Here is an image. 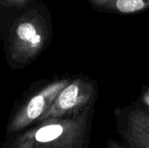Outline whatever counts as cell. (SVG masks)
<instances>
[{
  "instance_id": "1",
  "label": "cell",
  "mask_w": 149,
  "mask_h": 148,
  "mask_svg": "<svg viewBox=\"0 0 149 148\" xmlns=\"http://www.w3.org/2000/svg\"><path fill=\"white\" fill-rule=\"evenodd\" d=\"M53 34L48 7L39 0L31 3L9 25L3 36L5 59L12 71L31 65L48 47Z\"/></svg>"
},
{
  "instance_id": "2",
  "label": "cell",
  "mask_w": 149,
  "mask_h": 148,
  "mask_svg": "<svg viewBox=\"0 0 149 148\" xmlns=\"http://www.w3.org/2000/svg\"><path fill=\"white\" fill-rule=\"evenodd\" d=\"M94 104L76 114L50 118L11 137L2 148H88Z\"/></svg>"
},
{
  "instance_id": "3",
  "label": "cell",
  "mask_w": 149,
  "mask_h": 148,
  "mask_svg": "<svg viewBox=\"0 0 149 148\" xmlns=\"http://www.w3.org/2000/svg\"><path fill=\"white\" fill-rule=\"evenodd\" d=\"M97 97L98 86L95 82L85 77H78L69 80L40 121L80 113L90 105L95 104Z\"/></svg>"
},
{
  "instance_id": "4",
  "label": "cell",
  "mask_w": 149,
  "mask_h": 148,
  "mask_svg": "<svg viewBox=\"0 0 149 148\" xmlns=\"http://www.w3.org/2000/svg\"><path fill=\"white\" fill-rule=\"evenodd\" d=\"M69 80L66 79L55 80L37 91L12 116L7 126V133H17L34 123H38Z\"/></svg>"
},
{
  "instance_id": "5",
  "label": "cell",
  "mask_w": 149,
  "mask_h": 148,
  "mask_svg": "<svg viewBox=\"0 0 149 148\" xmlns=\"http://www.w3.org/2000/svg\"><path fill=\"white\" fill-rule=\"evenodd\" d=\"M117 133L129 148H149V108L131 104L114 111Z\"/></svg>"
},
{
  "instance_id": "6",
  "label": "cell",
  "mask_w": 149,
  "mask_h": 148,
  "mask_svg": "<svg viewBox=\"0 0 149 148\" xmlns=\"http://www.w3.org/2000/svg\"><path fill=\"white\" fill-rule=\"evenodd\" d=\"M91 6L101 12L134 14L149 8V0H87Z\"/></svg>"
},
{
  "instance_id": "7",
  "label": "cell",
  "mask_w": 149,
  "mask_h": 148,
  "mask_svg": "<svg viewBox=\"0 0 149 148\" xmlns=\"http://www.w3.org/2000/svg\"><path fill=\"white\" fill-rule=\"evenodd\" d=\"M32 1L33 0H0V30L3 36L10 23L24 11Z\"/></svg>"
},
{
  "instance_id": "8",
  "label": "cell",
  "mask_w": 149,
  "mask_h": 148,
  "mask_svg": "<svg viewBox=\"0 0 149 148\" xmlns=\"http://www.w3.org/2000/svg\"><path fill=\"white\" fill-rule=\"evenodd\" d=\"M141 99V104H143L145 106L149 108V86L143 92Z\"/></svg>"
},
{
  "instance_id": "9",
  "label": "cell",
  "mask_w": 149,
  "mask_h": 148,
  "mask_svg": "<svg viewBox=\"0 0 149 148\" xmlns=\"http://www.w3.org/2000/svg\"><path fill=\"white\" fill-rule=\"evenodd\" d=\"M107 148H129L126 145H122L115 140H110L107 142Z\"/></svg>"
}]
</instances>
